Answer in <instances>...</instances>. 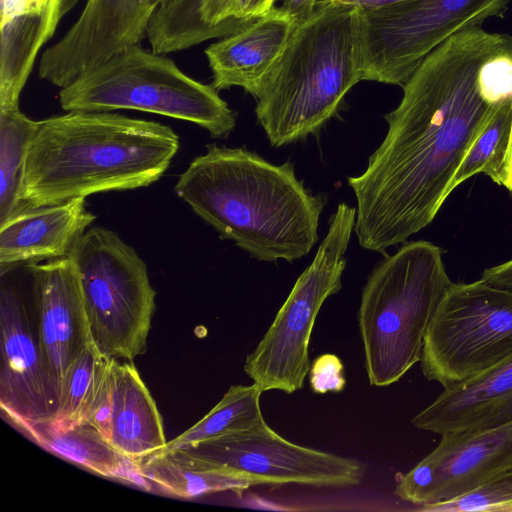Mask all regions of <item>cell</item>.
I'll list each match as a JSON object with an SVG mask.
<instances>
[{"mask_svg": "<svg viewBox=\"0 0 512 512\" xmlns=\"http://www.w3.org/2000/svg\"><path fill=\"white\" fill-rule=\"evenodd\" d=\"M510 48L509 34L468 28L433 49L402 86L399 105L384 116L382 143L365 171L347 180L361 247L385 254L434 220L492 108L480 70Z\"/></svg>", "mask_w": 512, "mask_h": 512, "instance_id": "1", "label": "cell"}, {"mask_svg": "<svg viewBox=\"0 0 512 512\" xmlns=\"http://www.w3.org/2000/svg\"><path fill=\"white\" fill-rule=\"evenodd\" d=\"M179 198L221 239L259 261L289 263L318 241L325 193L313 194L294 165L273 164L246 148L210 144L179 176Z\"/></svg>", "mask_w": 512, "mask_h": 512, "instance_id": "2", "label": "cell"}, {"mask_svg": "<svg viewBox=\"0 0 512 512\" xmlns=\"http://www.w3.org/2000/svg\"><path fill=\"white\" fill-rule=\"evenodd\" d=\"M178 149V135L159 122L113 112L51 116L38 121L28 145L24 208L149 186Z\"/></svg>", "mask_w": 512, "mask_h": 512, "instance_id": "3", "label": "cell"}, {"mask_svg": "<svg viewBox=\"0 0 512 512\" xmlns=\"http://www.w3.org/2000/svg\"><path fill=\"white\" fill-rule=\"evenodd\" d=\"M363 80L358 9L330 5L296 26L255 98V113L273 147L316 134Z\"/></svg>", "mask_w": 512, "mask_h": 512, "instance_id": "4", "label": "cell"}, {"mask_svg": "<svg viewBox=\"0 0 512 512\" xmlns=\"http://www.w3.org/2000/svg\"><path fill=\"white\" fill-rule=\"evenodd\" d=\"M451 283L442 249L425 240L404 243L374 266L358 309L371 385L389 386L420 361L428 325Z\"/></svg>", "mask_w": 512, "mask_h": 512, "instance_id": "5", "label": "cell"}, {"mask_svg": "<svg viewBox=\"0 0 512 512\" xmlns=\"http://www.w3.org/2000/svg\"><path fill=\"white\" fill-rule=\"evenodd\" d=\"M165 55L141 44L128 46L61 88L60 106L65 111L155 113L226 138L236 126V113L212 84L188 76Z\"/></svg>", "mask_w": 512, "mask_h": 512, "instance_id": "6", "label": "cell"}, {"mask_svg": "<svg viewBox=\"0 0 512 512\" xmlns=\"http://www.w3.org/2000/svg\"><path fill=\"white\" fill-rule=\"evenodd\" d=\"M69 257L96 348L106 357L128 361L144 354L156 293L138 253L114 231L92 227Z\"/></svg>", "mask_w": 512, "mask_h": 512, "instance_id": "7", "label": "cell"}, {"mask_svg": "<svg viewBox=\"0 0 512 512\" xmlns=\"http://www.w3.org/2000/svg\"><path fill=\"white\" fill-rule=\"evenodd\" d=\"M355 218L356 208L344 202L338 204L313 261L296 280L255 349L246 356L244 371L263 392L292 394L303 388L311 367V333L325 300L342 287L345 252Z\"/></svg>", "mask_w": 512, "mask_h": 512, "instance_id": "8", "label": "cell"}, {"mask_svg": "<svg viewBox=\"0 0 512 512\" xmlns=\"http://www.w3.org/2000/svg\"><path fill=\"white\" fill-rule=\"evenodd\" d=\"M512 355V290L481 279L451 283L424 338L421 369L443 388Z\"/></svg>", "mask_w": 512, "mask_h": 512, "instance_id": "9", "label": "cell"}, {"mask_svg": "<svg viewBox=\"0 0 512 512\" xmlns=\"http://www.w3.org/2000/svg\"><path fill=\"white\" fill-rule=\"evenodd\" d=\"M512 0H408L358 9L363 80L403 86L452 35L503 17Z\"/></svg>", "mask_w": 512, "mask_h": 512, "instance_id": "10", "label": "cell"}, {"mask_svg": "<svg viewBox=\"0 0 512 512\" xmlns=\"http://www.w3.org/2000/svg\"><path fill=\"white\" fill-rule=\"evenodd\" d=\"M184 449L251 486L351 488L362 482L365 473L360 461L293 443L265 421L249 430Z\"/></svg>", "mask_w": 512, "mask_h": 512, "instance_id": "11", "label": "cell"}, {"mask_svg": "<svg viewBox=\"0 0 512 512\" xmlns=\"http://www.w3.org/2000/svg\"><path fill=\"white\" fill-rule=\"evenodd\" d=\"M30 265L0 266V407L7 419L47 422L59 398L39 343Z\"/></svg>", "mask_w": 512, "mask_h": 512, "instance_id": "12", "label": "cell"}, {"mask_svg": "<svg viewBox=\"0 0 512 512\" xmlns=\"http://www.w3.org/2000/svg\"><path fill=\"white\" fill-rule=\"evenodd\" d=\"M441 436L433 451L398 478V498L423 509L459 498L512 467V423Z\"/></svg>", "mask_w": 512, "mask_h": 512, "instance_id": "13", "label": "cell"}, {"mask_svg": "<svg viewBox=\"0 0 512 512\" xmlns=\"http://www.w3.org/2000/svg\"><path fill=\"white\" fill-rule=\"evenodd\" d=\"M153 0H87L62 38L41 55L39 77L64 88L116 52L147 38Z\"/></svg>", "mask_w": 512, "mask_h": 512, "instance_id": "14", "label": "cell"}, {"mask_svg": "<svg viewBox=\"0 0 512 512\" xmlns=\"http://www.w3.org/2000/svg\"><path fill=\"white\" fill-rule=\"evenodd\" d=\"M30 268L39 343L60 400L69 369L93 344L90 325L70 257L31 263Z\"/></svg>", "mask_w": 512, "mask_h": 512, "instance_id": "15", "label": "cell"}, {"mask_svg": "<svg viewBox=\"0 0 512 512\" xmlns=\"http://www.w3.org/2000/svg\"><path fill=\"white\" fill-rule=\"evenodd\" d=\"M81 0H0V110L19 107L41 49Z\"/></svg>", "mask_w": 512, "mask_h": 512, "instance_id": "16", "label": "cell"}, {"mask_svg": "<svg viewBox=\"0 0 512 512\" xmlns=\"http://www.w3.org/2000/svg\"><path fill=\"white\" fill-rule=\"evenodd\" d=\"M297 24L279 7L205 49L212 85L240 87L257 97L289 42Z\"/></svg>", "mask_w": 512, "mask_h": 512, "instance_id": "17", "label": "cell"}, {"mask_svg": "<svg viewBox=\"0 0 512 512\" xmlns=\"http://www.w3.org/2000/svg\"><path fill=\"white\" fill-rule=\"evenodd\" d=\"M414 427L444 434L512 423V355L450 387L411 420Z\"/></svg>", "mask_w": 512, "mask_h": 512, "instance_id": "18", "label": "cell"}, {"mask_svg": "<svg viewBox=\"0 0 512 512\" xmlns=\"http://www.w3.org/2000/svg\"><path fill=\"white\" fill-rule=\"evenodd\" d=\"M95 218L81 197L23 208L0 225V266L69 257Z\"/></svg>", "mask_w": 512, "mask_h": 512, "instance_id": "19", "label": "cell"}, {"mask_svg": "<svg viewBox=\"0 0 512 512\" xmlns=\"http://www.w3.org/2000/svg\"><path fill=\"white\" fill-rule=\"evenodd\" d=\"M111 413L108 442L122 455L140 461L166 448L161 415L132 363L111 358Z\"/></svg>", "mask_w": 512, "mask_h": 512, "instance_id": "20", "label": "cell"}, {"mask_svg": "<svg viewBox=\"0 0 512 512\" xmlns=\"http://www.w3.org/2000/svg\"><path fill=\"white\" fill-rule=\"evenodd\" d=\"M7 420L31 441L60 458L103 477L153 491L152 484L142 475L138 461L119 453L90 424L58 428L49 421Z\"/></svg>", "mask_w": 512, "mask_h": 512, "instance_id": "21", "label": "cell"}, {"mask_svg": "<svg viewBox=\"0 0 512 512\" xmlns=\"http://www.w3.org/2000/svg\"><path fill=\"white\" fill-rule=\"evenodd\" d=\"M142 475L159 492L179 498L210 493L240 492L251 484L243 478L196 457L184 448L163 449L140 461Z\"/></svg>", "mask_w": 512, "mask_h": 512, "instance_id": "22", "label": "cell"}, {"mask_svg": "<svg viewBox=\"0 0 512 512\" xmlns=\"http://www.w3.org/2000/svg\"><path fill=\"white\" fill-rule=\"evenodd\" d=\"M262 393L255 383L230 386L202 419L169 441L165 449L190 447L259 425L265 421L260 406Z\"/></svg>", "mask_w": 512, "mask_h": 512, "instance_id": "23", "label": "cell"}, {"mask_svg": "<svg viewBox=\"0 0 512 512\" xmlns=\"http://www.w3.org/2000/svg\"><path fill=\"white\" fill-rule=\"evenodd\" d=\"M37 124L19 107L0 110V225L24 208L26 154Z\"/></svg>", "mask_w": 512, "mask_h": 512, "instance_id": "24", "label": "cell"}, {"mask_svg": "<svg viewBox=\"0 0 512 512\" xmlns=\"http://www.w3.org/2000/svg\"><path fill=\"white\" fill-rule=\"evenodd\" d=\"M512 121V99L492 105L487 119L456 170L448 194L470 177L484 173L499 185Z\"/></svg>", "mask_w": 512, "mask_h": 512, "instance_id": "25", "label": "cell"}, {"mask_svg": "<svg viewBox=\"0 0 512 512\" xmlns=\"http://www.w3.org/2000/svg\"><path fill=\"white\" fill-rule=\"evenodd\" d=\"M111 358L94 344L88 346L69 369L63 383L58 412L51 422L58 428L84 424L91 404L107 373Z\"/></svg>", "mask_w": 512, "mask_h": 512, "instance_id": "26", "label": "cell"}, {"mask_svg": "<svg viewBox=\"0 0 512 512\" xmlns=\"http://www.w3.org/2000/svg\"><path fill=\"white\" fill-rule=\"evenodd\" d=\"M429 512H512V467L477 489L450 501L421 509Z\"/></svg>", "mask_w": 512, "mask_h": 512, "instance_id": "27", "label": "cell"}, {"mask_svg": "<svg viewBox=\"0 0 512 512\" xmlns=\"http://www.w3.org/2000/svg\"><path fill=\"white\" fill-rule=\"evenodd\" d=\"M310 385L315 393L341 392L345 386L344 367L334 354L318 356L310 370Z\"/></svg>", "mask_w": 512, "mask_h": 512, "instance_id": "28", "label": "cell"}, {"mask_svg": "<svg viewBox=\"0 0 512 512\" xmlns=\"http://www.w3.org/2000/svg\"><path fill=\"white\" fill-rule=\"evenodd\" d=\"M316 1L317 0H283L279 8L299 25L314 14Z\"/></svg>", "mask_w": 512, "mask_h": 512, "instance_id": "29", "label": "cell"}, {"mask_svg": "<svg viewBox=\"0 0 512 512\" xmlns=\"http://www.w3.org/2000/svg\"><path fill=\"white\" fill-rule=\"evenodd\" d=\"M480 279L493 286L512 290V258L497 266L485 269Z\"/></svg>", "mask_w": 512, "mask_h": 512, "instance_id": "30", "label": "cell"}, {"mask_svg": "<svg viewBox=\"0 0 512 512\" xmlns=\"http://www.w3.org/2000/svg\"><path fill=\"white\" fill-rule=\"evenodd\" d=\"M408 0H317L316 8L340 5L356 9H374L383 6L393 5Z\"/></svg>", "mask_w": 512, "mask_h": 512, "instance_id": "31", "label": "cell"}, {"mask_svg": "<svg viewBox=\"0 0 512 512\" xmlns=\"http://www.w3.org/2000/svg\"><path fill=\"white\" fill-rule=\"evenodd\" d=\"M499 185L512 192V121L508 140V146L502 163Z\"/></svg>", "mask_w": 512, "mask_h": 512, "instance_id": "32", "label": "cell"}, {"mask_svg": "<svg viewBox=\"0 0 512 512\" xmlns=\"http://www.w3.org/2000/svg\"><path fill=\"white\" fill-rule=\"evenodd\" d=\"M154 1V5H155V8L164 0H153Z\"/></svg>", "mask_w": 512, "mask_h": 512, "instance_id": "33", "label": "cell"}]
</instances>
